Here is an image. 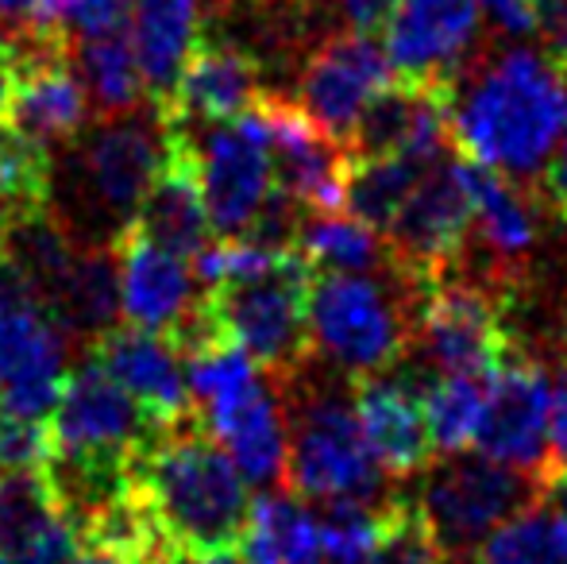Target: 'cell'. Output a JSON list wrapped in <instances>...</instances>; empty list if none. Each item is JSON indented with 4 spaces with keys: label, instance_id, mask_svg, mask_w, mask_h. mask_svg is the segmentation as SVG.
Wrapping results in <instances>:
<instances>
[{
    "label": "cell",
    "instance_id": "4dcf8cb0",
    "mask_svg": "<svg viewBox=\"0 0 567 564\" xmlns=\"http://www.w3.org/2000/svg\"><path fill=\"white\" fill-rule=\"evenodd\" d=\"M51 186L54 151L4 124L0 129V233L51 209Z\"/></svg>",
    "mask_w": 567,
    "mask_h": 564
},
{
    "label": "cell",
    "instance_id": "ab89813d",
    "mask_svg": "<svg viewBox=\"0 0 567 564\" xmlns=\"http://www.w3.org/2000/svg\"><path fill=\"white\" fill-rule=\"evenodd\" d=\"M478 8H486L494 23L509 35H529L533 31V0H478Z\"/></svg>",
    "mask_w": 567,
    "mask_h": 564
},
{
    "label": "cell",
    "instance_id": "4316f807",
    "mask_svg": "<svg viewBox=\"0 0 567 564\" xmlns=\"http://www.w3.org/2000/svg\"><path fill=\"white\" fill-rule=\"evenodd\" d=\"M239 564H321V519L293 491H267L247 511Z\"/></svg>",
    "mask_w": 567,
    "mask_h": 564
},
{
    "label": "cell",
    "instance_id": "bcb514c9",
    "mask_svg": "<svg viewBox=\"0 0 567 564\" xmlns=\"http://www.w3.org/2000/svg\"><path fill=\"white\" fill-rule=\"evenodd\" d=\"M0 564H12V561H8V557H0Z\"/></svg>",
    "mask_w": 567,
    "mask_h": 564
},
{
    "label": "cell",
    "instance_id": "f6af8a7d",
    "mask_svg": "<svg viewBox=\"0 0 567 564\" xmlns=\"http://www.w3.org/2000/svg\"><path fill=\"white\" fill-rule=\"evenodd\" d=\"M220 4H225V0H220ZM247 4H255L267 16H301L313 0H247Z\"/></svg>",
    "mask_w": 567,
    "mask_h": 564
},
{
    "label": "cell",
    "instance_id": "603a6c76",
    "mask_svg": "<svg viewBox=\"0 0 567 564\" xmlns=\"http://www.w3.org/2000/svg\"><path fill=\"white\" fill-rule=\"evenodd\" d=\"M471 174V233L478 236V248L491 256L494 279L506 283L525 271L540 236L537 194L522 182H509L506 174L478 166L467 158Z\"/></svg>",
    "mask_w": 567,
    "mask_h": 564
},
{
    "label": "cell",
    "instance_id": "5b68a950",
    "mask_svg": "<svg viewBox=\"0 0 567 564\" xmlns=\"http://www.w3.org/2000/svg\"><path fill=\"white\" fill-rule=\"evenodd\" d=\"M309 337L332 363L355 376L394 371L410 356L413 317L367 275H309Z\"/></svg>",
    "mask_w": 567,
    "mask_h": 564
},
{
    "label": "cell",
    "instance_id": "ffe728a7",
    "mask_svg": "<svg viewBox=\"0 0 567 564\" xmlns=\"http://www.w3.org/2000/svg\"><path fill=\"white\" fill-rule=\"evenodd\" d=\"M109 248H113L120 271V314L135 329H151L166 337L197 301L189 259L147 240L135 225L120 228Z\"/></svg>",
    "mask_w": 567,
    "mask_h": 564
},
{
    "label": "cell",
    "instance_id": "ba28073f",
    "mask_svg": "<svg viewBox=\"0 0 567 564\" xmlns=\"http://www.w3.org/2000/svg\"><path fill=\"white\" fill-rule=\"evenodd\" d=\"M74 340L54 325L28 283L0 259V410L47 422L70 376Z\"/></svg>",
    "mask_w": 567,
    "mask_h": 564
},
{
    "label": "cell",
    "instance_id": "e575fe53",
    "mask_svg": "<svg viewBox=\"0 0 567 564\" xmlns=\"http://www.w3.org/2000/svg\"><path fill=\"white\" fill-rule=\"evenodd\" d=\"M321 519V564H367L382 530V506L374 503H324Z\"/></svg>",
    "mask_w": 567,
    "mask_h": 564
},
{
    "label": "cell",
    "instance_id": "7402d4cb",
    "mask_svg": "<svg viewBox=\"0 0 567 564\" xmlns=\"http://www.w3.org/2000/svg\"><path fill=\"white\" fill-rule=\"evenodd\" d=\"M351 399L382 472L394 480H410L433 464L436 449L425 425L421 387H413L410 379H386L379 371V376L351 379Z\"/></svg>",
    "mask_w": 567,
    "mask_h": 564
},
{
    "label": "cell",
    "instance_id": "7bdbcfd3",
    "mask_svg": "<svg viewBox=\"0 0 567 564\" xmlns=\"http://www.w3.org/2000/svg\"><path fill=\"white\" fill-rule=\"evenodd\" d=\"M66 564H135V561L124 557V553H116V550H105V545H82L78 542V550L70 553Z\"/></svg>",
    "mask_w": 567,
    "mask_h": 564
},
{
    "label": "cell",
    "instance_id": "60d3db41",
    "mask_svg": "<svg viewBox=\"0 0 567 564\" xmlns=\"http://www.w3.org/2000/svg\"><path fill=\"white\" fill-rule=\"evenodd\" d=\"M540 189H545V202L567 221V136L560 140V147H556V158L545 166Z\"/></svg>",
    "mask_w": 567,
    "mask_h": 564
},
{
    "label": "cell",
    "instance_id": "1f68e13d",
    "mask_svg": "<svg viewBox=\"0 0 567 564\" xmlns=\"http://www.w3.org/2000/svg\"><path fill=\"white\" fill-rule=\"evenodd\" d=\"M298 252L309 271L321 275H363L390 264L386 244L374 228L355 217H337V213H317L313 221H306L298 233Z\"/></svg>",
    "mask_w": 567,
    "mask_h": 564
},
{
    "label": "cell",
    "instance_id": "d6986e66",
    "mask_svg": "<svg viewBox=\"0 0 567 564\" xmlns=\"http://www.w3.org/2000/svg\"><path fill=\"white\" fill-rule=\"evenodd\" d=\"M267 371H255L247 383H239L236 391L220 394L217 402L202 407L205 429L220 441V449L236 460V468L244 472V480L270 488L282 483L286 472V410L278 407L275 391L267 383Z\"/></svg>",
    "mask_w": 567,
    "mask_h": 564
},
{
    "label": "cell",
    "instance_id": "6da1fadb",
    "mask_svg": "<svg viewBox=\"0 0 567 564\" xmlns=\"http://www.w3.org/2000/svg\"><path fill=\"white\" fill-rule=\"evenodd\" d=\"M124 488L163 557L239 550L251 511L247 480L197 410L143 441Z\"/></svg>",
    "mask_w": 567,
    "mask_h": 564
},
{
    "label": "cell",
    "instance_id": "7c38bea8",
    "mask_svg": "<svg viewBox=\"0 0 567 564\" xmlns=\"http://www.w3.org/2000/svg\"><path fill=\"white\" fill-rule=\"evenodd\" d=\"M194 140L197 178H202L205 209L217 236H239L255 221V213L267 205L275 189V163L262 136L259 121L247 109L244 116L225 124H209L202 140L194 129H186Z\"/></svg>",
    "mask_w": 567,
    "mask_h": 564
},
{
    "label": "cell",
    "instance_id": "b9f144b4",
    "mask_svg": "<svg viewBox=\"0 0 567 564\" xmlns=\"http://www.w3.org/2000/svg\"><path fill=\"white\" fill-rule=\"evenodd\" d=\"M16 78H20V54H16V43L0 31V129L8 124V109H12L16 98Z\"/></svg>",
    "mask_w": 567,
    "mask_h": 564
},
{
    "label": "cell",
    "instance_id": "2e32d148",
    "mask_svg": "<svg viewBox=\"0 0 567 564\" xmlns=\"http://www.w3.org/2000/svg\"><path fill=\"white\" fill-rule=\"evenodd\" d=\"M259 59L236 39L205 31L189 47L171 98L155 113L178 129H209L244 116L259 101Z\"/></svg>",
    "mask_w": 567,
    "mask_h": 564
},
{
    "label": "cell",
    "instance_id": "ee69618b",
    "mask_svg": "<svg viewBox=\"0 0 567 564\" xmlns=\"http://www.w3.org/2000/svg\"><path fill=\"white\" fill-rule=\"evenodd\" d=\"M155 564H239V557L236 553H171Z\"/></svg>",
    "mask_w": 567,
    "mask_h": 564
},
{
    "label": "cell",
    "instance_id": "8992f818",
    "mask_svg": "<svg viewBox=\"0 0 567 564\" xmlns=\"http://www.w3.org/2000/svg\"><path fill=\"white\" fill-rule=\"evenodd\" d=\"M282 483L298 499L374 503L382 468L374 460L355 407L337 394H306L293 414Z\"/></svg>",
    "mask_w": 567,
    "mask_h": 564
},
{
    "label": "cell",
    "instance_id": "cb8c5ba5",
    "mask_svg": "<svg viewBox=\"0 0 567 564\" xmlns=\"http://www.w3.org/2000/svg\"><path fill=\"white\" fill-rule=\"evenodd\" d=\"M74 545L43 468L0 480V557L12 564H59Z\"/></svg>",
    "mask_w": 567,
    "mask_h": 564
},
{
    "label": "cell",
    "instance_id": "5bb4252c",
    "mask_svg": "<svg viewBox=\"0 0 567 564\" xmlns=\"http://www.w3.org/2000/svg\"><path fill=\"white\" fill-rule=\"evenodd\" d=\"M20 78L8 109V129L43 143L47 151L66 147L90 129V93L74 66V39L39 35L16 43Z\"/></svg>",
    "mask_w": 567,
    "mask_h": 564
},
{
    "label": "cell",
    "instance_id": "f546056e",
    "mask_svg": "<svg viewBox=\"0 0 567 564\" xmlns=\"http://www.w3.org/2000/svg\"><path fill=\"white\" fill-rule=\"evenodd\" d=\"M421 171L425 166L402 155H351L348 182H343V205H348L355 221H363L367 228L386 236V228L394 225L410 189L417 186Z\"/></svg>",
    "mask_w": 567,
    "mask_h": 564
},
{
    "label": "cell",
    "instance_id": "d6a6232c",
    "mask_svg": "<svg viewBox=\"0 0 567 564\" xmlns=\"http://www.w3.org/2000/svg\"><path fill=\"white\" fill-rule=\"evenodd\" d=\"M483 402H486V379L478 376H441L429 379L421 387V407H425V425L433 437L436 452L471 449L483 422Z\"/></svg>",
    "mask_w": 567,
    "mask_h": 564
},
{
    "label": "cell",
    "instance_id": "ac0fdd59",
    "mask_svg": "<svg viewBox=\"0 0 567 564\" xmlns=\"http://www.w3.org/2000/svg\"><path fill=\"white\" fill-rule=\"evenodd\" d=\"M85 352L140 402V410L155 429H166L194 414L182 356L163 332L135 329V325L132 329H120L116 325V329L101 332Z\"/></svg>",
    "mask_w": 567,
    "mask_h": 564
},
{
    "label": "cell",
    "instance_id": "7a4b0ae2",
    "mask_svg": "<svg viewBox=\"0 0 567 564\" xmlns=\"http://www.w3.org/2000/svg\"><path fill=\"white\" fill-rule=\"evenodd\" d=\"M567 136V74L537 51L475 59L452 82V147L478 166L529 178Z\"/></svg>",
    "mask_w": 567,
    "mask_h": 564
},
{
    "label": "cell",
    "instance_id": "52a82bcc",
    "mask_svg": "<svg viewBox=\"0 0 567 564\" xmlns=\"http://www.w3.org/2000/svg\"><path fill=\"white\" fill-rule=\"evenodd\" d=\"M471 213L475 205H471L467 158L429 163L398 209L394 225L382 236L390 271L413 290H425L444 275H455L471 236Z\"/></svg>",
    "mask_w": 567,
    "mask_h": 564
},
{
    "label": "cell",
    "instance_id": "9c48e42d",
    "mask_svg": "<svg viewBox=\"0 0 567 564\" xmlns=\"http://www.w3.org/2000/svg\"><path fill=\"white\" fill-rule=\"evenodd\" d=\"M533 499H540V488L529 472L498 464L483 452L478 460L455 452L429 472L417 506L441 550L449 557H467L498 522L529 506Z\"/></svg>",
    "mask_w": 567,
    "mask_h": 564
},
{
    "label": "cell",
    "instance_id": "4fadbf2b",
    "mask_svg": "<svg viewBox=\"0 0 567 564\" xmlns=\"http://www.w3.org/2000/svg\"><path fill=\"white\" fill-rule=\"evenodd\" d=\"M275 163V186L309 213H337L348 182V147L337 143L298 101L259 93L251 105Z\"/></svg>",
    "mask_w": 567,
    "mask_h": 564
},
{
    "label": "cell",
    "instance_id": "44dd1931",
    "mask_svg": "<svg viewBox=\"0 0 567 564\" xmlns=\"http://www.w3.org/2000/svg\"><path fill=\"white\" fill-rule=\"evenodd\" d=\"M132 225L147 240L163 244L166 252H178L186 259H197L213 244V236H217L209 225V209H205L202 178H197L194 140L178 124H166L163 171H158L155 186L147 189Z\"/></svg>",
    "mask_w": 567,
    "mask_h": 564
},
{
    "label": "cell",
    "instance_id": "f1b7e54d",
    "mask_svg": "<svg viewBox=\"0 0 567 564\" xmlns=\"http://www.w3.org/2000/svg\"><path fill=\"white\" fill-rule=\"evenodd\" d=\"M475 564H567V511L533 499L478 542Z\"/></svg>",
    "mask_w": 567,
    "mask_h": 564
},
{
    "label": "cell",
    "instance_id": "30bf717a",
    "mask_svg": "<svg viewBox=\"0 0 567 564\" xmlns=\"http://www.w3.org/2000/svg\"><path fill=\"white\" fill-rule=\"evenodd\" d=\"M417 340L444 376L486 379L517 345L506 325V294L498 286L444 275L421 290Z\"/></svg>",
    "mask_w": 567,
    "mask_h": 564
},
{
    "label": "cell",
    "instance_id": "9a60e30c",
    "mask_svg": "<svg viewBox=\"0 0 567 564\" xmlns=\"http://www.w3.org/2000/svg\"><path fill=\"white\" fill-rule=\"evenodd\" d=\"M394 82V66L371 35L332 31L313 47L298 78V105L348 147L363 109Z\"/></svg>",
    "mask_w": 567,
    "mask_h": 564
},
{
    "label": "cell",
    "instance_id": "8fae6325",
    "mask_svg": "<svg viewBox=\"0 0 567 564\" xmlns=\"http://www.w3.org/2000/svg\"><path fill=\"white\" fill-rule=\"evenodd\" d=\"M548 414H553V387L545 368L522 345H514L486 376L475 449L498 464L529 472L540 488V472L548 464Z\"/></svg>",
    "mask_w": 567,
    "mask_h": 564
},
{
    "label": "cell",
    "instance_id": "8d00e7d4",
    "mask_svg": "<svg viewBox=\"0 0 567 564\" xmlns=\"http://www.w3.org/2000/svg\"><path fill=\"white\" fill-rule=\"evenodd\" d=\"M548 483H567V360L553 387V414H548V464L540 472V491Z\"/></svg>",
    "mask_w": 567,
    "mask_h": 564
},
{
    "label": "cell",
    "instance_id": "836d02e7",
    "mask_svg": "<svg viewBox=\"0 0 567 564\" xmlns=\"http://www.w3.org/2000/svg\"><path fill=\"white\" fill-rule=\"evenodd\" d=\"M452 557L429 530L417 499H386L382 530L367 564H449Z\"/></svg>",
    "mask_w": 567,
    "mask_h": 564
},
{
    "label": "cell",
    "instance_id": "277c9868",
    "mask_svg": "<svg viewBox=\"0 0 567 564\" xmlns=\"http://www.w3.org/2000/svg\"><path fill=\"white\" fill-rule=\"evenodd\" d=\"M309 264L301 252H286L275 267L251 279H228L205 290V309L231 345H239L275 383H290L313 356L309 337Z\"/></svg>",
    "mask_w": 567,
    "mask_h": 564
},
{
    "label": "cell",
    "instance_id": "74e56055",
    "mask_svg": "<svg viewBox=\"0 0 567 564\" xmlns=\"http://www.w3.org/2000/svg\"><path fill=\"white\" fill-rule=\"evenodd\" d=\"M533 31L545 59L567 74V0H533Z\"/></svg>",
    "mask_w": 567,
    "mask_h": 564
},
{
    "label": "cell",
    "instance_id": "e0dca14e",
    "mask_svg": "<svg viewBox=\"0 0 567 564\" xmlns=\"http://www.w3.org/2000/svg\"><path fill=\"white\" fill-rule=\"evenodd\" d=\"M478 39V0H398L386 59L410 82H455Z\"/></svg>",
    "mask_w": 567,
    "mask_h": 564
},
{
    "label": "cell",
    "instance_id": "f35d334b",
    "mask_svg": "<svg viewBox=\"0 0 567 564\" xmlns=\"http://www.w3.org/2000/svg\"><path fill=\"white\" fill-rule=\"evenodd\" d=\"M324 4L337 12L343 31H355V35H371L374 39L379 31H386L398 0H324Z\"/></svg>",
    "mask_w": 567,
    "mask_h": 564
},
{
    "label": "cell",
    "instance_id": "83f0119b",
    "mask_svg": "<svg viewBox=\"0 0 567 564\" xmlns=\"http://www.w3.org/2000/svg\"><path fill=\"white\" fill-rule=\"evenodd\" d=\"M74 66L90 93V105L101 116L132 113L147 101V82H143L140 59L127 28L97 31V35L74 39Z\"/></svg>",
    "mask_w": 567,
    "mask_h": 564
},
{
    "label": "cell",
    "instance_id": "484cf974",
    "mask_svg": "<svg viewBox=\"0 0 567 564\" xmlns=\"http://www.w3.org/2000/svg\"><path fill=\"white\" fill-rule=\"evenodd\" d=\"M47 314L54 317L62 332L74 345L90 348L101 332L116 329L120 321V271L109 244H85L78 248L74 267L47 301Z\"/></svg>",
    "mask_w": 567,
    "mask_h": 564
},
{
    "label": "cell",
    "instance_id": "d4e9b609",
    "mask_svg": "<svg viewBox=\"0 0 567 564\" xmlns=\"http://www.w3.org/2000/svg\"><path fill=\"white\" fill-rule=\"evenodd\" d=\"M197 16H202V0H135L132 4L127 35L147 82V101L155 109L171 98L182 62L202 35Z\"/></svg>",
    "mask_w": 567,
    "mask_h": 564
},
{
    "label": "cell",
    "instance_id": "3957f363",
    "mask_svg": "<svg viewBox=\"0 0 567 564\" xmlns=\"http://www.w3.org/2000/svg\"><path fill=\"white\" fill-rule=\"evenodd\" d=\"M70 151V205L78 225L70 233L85 244H113V236L140 213L166 158V124L155 105L101 116Z\"/></svg>",
    "mask_w": 567,
    "mask_h": 564
},
{
    "label": "cell",
    "instance_id": "d590c367",
    "mask_svg": "<svg viewBox=\"0 0 567 564\" xmlns=\"http://www.w3.org/2000/svg\"><path fill=\"white\" fill-rule=\"evenodd\" d=\"M47 457H51L47 422H23V418L0 410V480L43 468Z\"/></svg>",
    "mask_w": 567,
    "mask_h": 564
}]
</instances>
